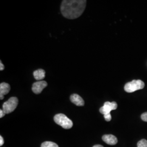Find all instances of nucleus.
I'll use <instances>...</instances> for the list:
<instances>
[{"label":"nucleus","mask_w":147,"mask_h":147,"mask_svg":"<svg viewBox=\"0 0 147 147\" xmlns=\"http://www.w3.org/2000/svg\"><path fill=\"white\" fill-rule=\"evenodd\" d=\"M54 121L59 125L65 129H69L73 126V123L65 115L59 113L54 117Z\"/></svg>","instance_id":"obj_2"},{"label":"nucleus","mask_w":147,"mask_h":147,"mask_svg":"<svg viewBox=\"0 0 147 147\" xmlns=\"http://www.w3.org/2000/svg\"><path fill=\"white\" fill-rule=\"evenodd\" d=\"M47 86V83L45 81H39L34 82L32 85V90L33 93L36 94H39L42 93V90Z\"/></svg>","instance_id":"obj_6"},{"label":"nucleus","mask_w":147,"mask_h":147,"mask_svg":"<svg viewBox=\"0 0 147 147\" xmlns=\"http://www.w3.org/2000/svg\"><path fill=\"white\" fill-rule=\"evenodd\" d=\"M4 144V140L2 136H0V146H2V145Z\"/></svg>","instance_id":"obj_17"},{"label":"nucleus","mask_w":147,"mask_h":147,"mask_svg":"<svg viewBox=\"0 0 147 147\" xmlns=\"http://www.w3.org/2000/svg\"><path fill=\"white\" fill-rule=\"evenodd\" d=\"M11 90L10 85L5 83L2 82L0 84V99L3 100L4 99V95L7 94Z\"/></svg>","instance_id":"obj_7"},{"label":"nucleus","mask_w":147,"mask_h":147,"mask_svg":"<svg viewBox=\"0 0 147 147\" xmlns=\"http://www.w3.org/2000/svg\"><path fill=\"white\" fill-rule=\"evenodd\" d=\"M41 147H59L58 145L54 143V142H50V141H46V142H43Z\"/></svg>","instance_id":"obj_11"},{"label":"nucleus","mask_w":147,"mask_h":147,"mask_svg":"<svg viewBox=\"0 0 147 147\" xmlns=\"http://www.w3.org/2000/svg\"><path fill=\"white\" fill-rule=\"evenodd\" d=\"M102 140L109 145H116L118 142V140L115 136L113 135H105L102 137Z\"/></svg>","instance_id":"obj_8"},{"label":"nucleus","mask_w":147,"mask_h":147,"mask_svg":"<svg viewBox=\"0 0 147 147\" xmlns=\"http://www.w3.org/2000/svg\"><path fill=\"white\" fill-rule=\"evenodd\" d=\"M137 147H147V141L142 139L137 143Z\"/></svg>","instance_id":"obj_12"},{"label":"nucleus","mask_w":147,"mask_h":147,"mask_svg":"<svg viewBox=\"0 0 147 147\" xmlns=\"http://www.w3.org/2000/svg\"><path fill=\"white\" fill-rule=\"evenodd\" d=\"M86 0H64L61 5V11L64 17L75 19L84 13L86 6Z\"/></svg>","instance_id":"obj_1"},{"label":"nucleus","mask_w":147,"mask_h":147,"mask_svg":"<svg viewBox=\"0 0 147 147\" xmlns=\"http://www.w3.org/2000/svg\"><path fill=\"white\" fill-rule=\"evenodd\" d=\"M70 100L75 105L78 106H83L84 105V99L77 94H73L70 96Z\"/></svg>","instance_id":"obj_9"},{"label":"nucleus","mask_w":147,"mask_h":147,"mask_svg":"<svg viewBox=\"0 0 147 147\" xmlns=\"http://www.w3.org/2000/svg\"><path fill=\"white\" fill-rule=\"evenodd\" d=\"M93 147H104L100 145V144H96V145H95Z\"/></svg>","instance_id":"obj_18"},{"label":"nucleus","mask_w":147,"mask_h":147,"mask_svg":"<svg viewBox=\"0 0 147 147\" xmlns=\"http://www.w3.org/2000/svg\"><path fill=\"white\" fill-rule=\"evenodd\" d=\"M144 87V83L140 80H132L127 83L124 86V90L127 93H132Z\"/></svg>","instance_id":"obj_3"},{"label":"nucleus","mask_w":147,"mask_h":147,"mask_svg":"<svg viewBox=\"0 0 147 147\" xmlns=\"http://www.w3.org/2000/svg\"><path fill=\"white\" fill-rule=\"evenodd\" d=\"M118 105L116 102H109L106 101L102 107H101L100 109V112L104 115H107L109 113H110L111 111L112 110H115L117 109Z\"/></svg>","instance_id":"obj_5"},{"label":"nucleus","mask_w":147,"mask_h":147,"mask_svg":"<svg viewBox=\"0 0 147 147\" xmlns=\"http://www.w3.org/2000/svg\"><path fill=\"white\" fill-rule=\"evenodd\" d=\"M19 100L16 97H11L9 100L5 102L2 105V110L5 114L11 113L15 110L18 105Z\"/></svg>","instance_id":"obj_4"},{"label":"nucleus","mask_w":147,"mask_h":147,"mask_svg":"<svg viewBox=\"0 0 147 147\" xmlns=\"http://www.w3.org/2000/svg\"><path fill=\"white\" fill-rule=\"evenodd\" d=\"M5 112L3 111V110H0V118H2L5 116Z\"/></svg>","instance_id":"obj_15"},{"label":"nucleus","mask_w":147,"mask_h":147,"mask_svg":"<svg viewBox=\"0 0 147 147\" xmlns=\"http://www.w3.org/2000/svg\"><path fill=\"white\" fill-rule=\"evenodd\" d=\"M5 69V65H3V64L2 63L1 61H0V70L2 71Z\"/></svg>","instance_id":"obj_16"},{"label":"nucleus","mask_w":147,"mask_h":147,"mask_svg":"<svg viewBox=\"0 0 147 147\" xmlns=\"http://www.w3.org/2000/svg\"><path fill=\"white\" fill-rule=\"evenodd\" d=\"M33 76L34 79L37 81H40L42 80L45 77V71L44 70L39 69L37 70H35L33 72Z\"/></svg>","instance_id":"obj_10"},{"label":"nucleus","mask_w":147,"mask_h":147,"mask_svg":"<svg viewBox=\"0 0 147 147\" xmlns=\"http://www.w3.org/2000/svg\"><path fill=\"white\" fill-rule=\"evenodd\" d=\"M104 117L105 121H110L112 119V117L111 115V113H109V114L104 115Z\"/></svg>","instance_id":"obj_13"},{"label":"nucleus","mask_w":147,"mask_h":147,"mask_svg":"<svg viewBox=\"0 0 147 147\" xmlns=\"http://www.w3.org/2000/svg\"><path fill=\"white\" fill-rule=\"evenodd\" d=\"M141 119L144 121H147V112L143 113L141 115Z\"/></svg>","instance_id":"obj_14"}]
</instances>
